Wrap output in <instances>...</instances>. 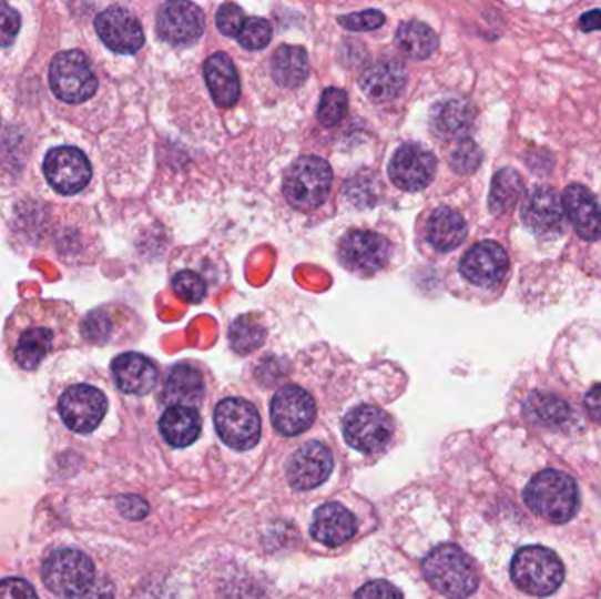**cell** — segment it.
Here are the masks:
<instances>
[{
	"label": "cell",
	"instance_id": "obj_1",
	"mask_svg": "<svg viewBox=\"0 0 601 599\" xmlns=\"http://www.w3.org/2000/svg\"><path fill=\"white\" fill-rule=\"evenodd\" d=\"M74 325V312L64 301L27 300L18 304L4 329L14 363L34 372L60 339L71 338Z\"/></svg>",
	"mask_w": 601,
	"mask_h": 599
},
{
	"label": "cell",
	"instance_id": "obj_2",
	"mask_svg": "<svg viewBox=\"0 0 601 599\" xmlns=\"http://www.w3.org/2000/svg\"><path fill=\"white\" fill-rule=\"evenodd\" d=\"M524 502L547 522L567 524L579 511V487L568 473L546 469L537 473L526 486Z\"/></svg>",
	"mask_w": 601,
	"mask_h": 599
},
{
	"label": "cell",
	"instance_id": "obj_3",
	"mask_svg": "<svg viewBox=\"0 0 601 599\" xmlns=\"http://www.w3.org/2000/svg\"><path fill=\"white\" fill-rule=\"evenodd\" d=\"M429 586L450 599L470 598L479 589V573L473 561L458 545H440L422 562Z\"/></svg>",
	"mask_w": 601,
	"mask_h": 599
},
{
	"label": "cell",
	"instance_id": "obj_4",
	"mask_svg": "<svg viewBox=\"0 0 601 599\" xmlns=\"http://www.w3.org/2000/svg\"><path fill=\"white\" fill-rule=\"evenodd\" d=\"M510 575L513 583L526 595L547 598L563 583L564 566L551 549L533 545L517 550Z\"/></svg>",
	"mask_w": 601,
	"mask_h": 599
},
{
	"label": "cell",
	"instance_id": "obj_5",
	"mask_svg": "<svg viewBox=\"0 0 601 599\" xmlns=\"http://www.w3.org/2000/svg\"><path fill=\"white\" fill-rule=\"evenodd\" d=\"M333 183V170L320 156H300L285 176L284 194L297 210L309 212L326 203Z\"/></svg>",
	"mask_w": 601,
	"mask_h": 599
},
{
	"label": "cell",
	"instance_id": "obj_6",
	"mask_svg": "<svg viewBox=\"0 0 601 599\" xmlns=\"http://www.w3.org/2000/svg\"><path fill=\"white\" fill-rule=\"evenodd\" d=\"M51 92L60 101L80 104L98 92V77L85 53L78 50L62 51L50 65Z\"/></svg>",
	"mask_w": 601,
	"mask_h": 599
},
{
	"label": "cell",
	"instance_id": "obj_7",
	"mask_svg": "<svg viewBox=\"0 0 601 599\" xmlns=\"http://www.w3.org/2000/svg\"><path fill=\"white\" fill-rule=\"evenodd\" d=\"M43 580L48 589L60 598H77L95 580L93 562L80 550H59L44 561Z\"/></svg>",
	"mask_w": 601,
	"mask_h": 599
},
{
	"label": "cell",
	"instance_id": "obj_8",
	"mask_svg": "<svg viewBox=\"0 0 601 599\" xmlns=\"http://www.w3.org/2000/svg\"><path fill=\"white\" fill-rule=\"evenodd\" d=\"M215 427L222 441L234 450H251L261 439L257 408L240 397H230L216 405Z\"/></svg>",
	"mask_w": 601,
	"mask_h": 599
},
{
	"label": "cell",
	"instance_id": "obj_9",
	"mask_svg": "<svg viewBox=\"0 0 601 599\" xmlns=\"http://www.w3.org/2000/svg\"><path fill=\"white\" fill-rule=\"evenodd\" d=\"M393 435V418L377 406H357L345 417V439L352 448L363 454H377L386 448Z\"/></svg>",
	"mask_w": 601,
	"mask_h": 599
},
{
	"label": "cell",
	"instance_id": "obj_10",
	"mask_svg": "<svg viewBox=\"0 0 601 599\" xmlns=\"http://www.w3.org/2000/svg\"><path fill=\"white\" fill-rule=\"evenodd\" d=\"M43 171L51 189L62 195L80 194L92 180L89 159L74 146L51 150L44 159Z\"/></svg>",
	"mask_w": 601,
	"mask_h": 599
},
{
	"label": "cell",
	"instance_id": "obj_11",
	"mask_svg": "<svg viewBox=\"0 0 601 599\" xmlns=\"http://www.w3.org/2000/svg\"><path fill=\"white\" fill-rule=\"evenodd\" d=\"M108 412V399L92 385H74L62 394L59 414L74 433H92Z\"/></svg>",
	"mask_w": 601,
	"mask_h": 599
},
{
	"label": "cell",
	"instance_id": "obj_12",
	"mask_svg": "<svg viewBox=\"0 0 601 599\" xmlns=\"http://www.w3.org/2000/svg\"><path fill=\"white\" fill-rule=\"evenodd\" d=\"M437 174V159L420 144L407 143L399 146L389 164V176L394 185L405 192H419Z\"/></svg>",
	"mask_w": 601,
	"mask_h": 599
},
{
	"label": "cell",
	"instance_id": "obj_13",
	"mask_svg": "<svg viewBox=\"0 0 601 599\" xmlns=\"http://www.w3.org/2000/svg\"><path fill=\"white\" fill-rule=\"evenodd\" d=\"M314 397L296 385H288L275 394L272 402V423L279 435L297 436L315 423Z\"/></svg>",
	"mask_w": 601,
	"mask_h": 599
},
{
	"label": "cell",
	"instance_id": "obj_14",
	"mask_svg": "<svg viewBox=\"0 0 601 599\" xmlns=\"http://www.w3.org/2000/svg\"><path fill=\"white\" fill-rule=\"evenodd\" d=\"M339 254L348 270L373 275L389 262L390 243L373 231H352L342 241Z\"/></svg>",
	"mask_w": 601,
	"mask_h": 599
},
{
	"label": "cell",
	"instance_id": "obj_15",
	"mask_svg": "<svg viewBox=\"0 0 601 599\" xmlns=\"http://www.w3.org/2000/svg\"><path fill=\"white\" fill-rule=\"evenodd\" d=\"M102 43L120 55H132L143 48L144 34L137 18L123 8H110L95 18Z\"/></svg>",
	"mask_w": 601,
	"mask_h": 599
},
{
	"label": "cell",
	"instance_id": "obj_16",
	"mask_svg": "<svg viewBox=\"0 0 601 599\" xmlns=\"http://www.w3.org/2000/svg\"><path fill=\"white\" fill-rule=\"evenodd\" d=\"M509 255L495 241H480L466 252L461 273L468 282L479 287H495L509 273Z\"/></svg>",
	"mask_w": 601,
	"mask_h": 599
},
{
	"label": "cell",
	"instance_id": "obj_17",
	"mask_svg": "<svg viewBox=\"0 0 601 599\" xmlns=\"http://www.w3.org/2000/svg\"><path fill=\"white\" fill-rule=\"evenodd\" d=\"M159 35L174 47H189L200 41L204 32V14L192 2L164 4L157 17Z\"/></svg>",
	"mask_w": 601,
	"mask_h": 599
},
{
	"label": "cell",
	"instance_id": "obj_18",
	"mask_svg": "<svg viewBox=\"0 0 601 599\" xmlns=\"http://www.w3.org/2000/svg\"><path fill=\"white\" fill-rule=\"evenodd\" d=\"M564 206L558 192L549 186L537 189L526 197L521 219L531 233L540 237H554L564 231Z\"/></svg>",
	"mask_w": 601,
	"mask_h": 599
},
{
	"label": "cell",
	"instance_id": "obj_19",
	"mask_svg": "<svg viewBox=\"0 0 601 599\" xmlns=\"http://www.w3.org/2000/svg\"><path fill=\"white\" fill-rule=\"evenodd\" d=\"M335 460L329 448L317 441H308L294 454L287 475L291 486L296 490H312L323 486L333 471Z\"/></svg>",
	"mask_w": 601,
	"mask_h": 599
},
{
	"label": "cell",
	"instance_id": "obj_20",
	"mask_svg": "<svg viewBox=\"0 0 601 599\" xmlns=\"http://www.w3.org/2000/svg\"><path fill=\"white\" fill-rule=\"evenodd\" d=\"M561 201H563L564 213L582 240H601V206L598 199L585 186H568Z\"/></svg>",
	"mask_w": 601,
	"mask_h": 599
},
{
	"label": "cell",
	"instance_id": "obj_21",
	"mask_svg": "<svg viewBox=\"0 0 601 599\" xmlns=\"http://www.w3.org/2000/svg\"><path fill=\"white\" fill-rule=\"evenodd\" d=\"M357 532V520L348 508L339 502H326L315 511L312 536L327 547H339L352 540Z\"/></svg>",
	"mask_w": 601,
	"mask_h": 599
},
{
	"label": "cell",
	"instance_id": "obj_22",
	"mask_svg": "<svg viewBox=\"0 0 601 599\" xmlns=\"http://www.w3.org/2000/svg\"><path fill=\"white\" fill-rule=\"evenodd\" d=\"M111 372L120 390L125 394L143 396L157 384L159 373L155 364L149 357L134 352L119 355L111 364Z\"/></svg>",
	"mask_w": 601,
	"mask_h": 599
},
{
	"label": "cell",
	"instance_id": "obj_23",
	"mask_svg": "<svg viewBox=\"0 0 601 599\" xmlns=\"http://www.w3.org/2000/svg\"><path fill=\"white\" fill-rule=\"evenodd\" d=\"M407 85V71L398 62L380 60L369 65L360 77V89L375 102H387L398 98Z\"/></svg>",
	"mask_w": 601,
	"mask_h": 599
},
{
	"label": "cell",
	"instance_id": "obj_24",
	"mask_svg": "<svg viewBox=\"0 0 601 599\" xmlns=\"http://www.w3.org/2000/svg\"><path fill=\"white\" fill-rule=\"evenodd\" d=\"M204 77L213 101L221 108H231L240 99V78L236 68L225 53H215L204 62Z\"/></svg>",
	"mask_w": 601,
	"mask_h": 599
},
{
	"label": "cell",
	"instance_id": "obj_25",
	"mask_svg": "<svg viewBox=\"0 0 601 599\" xmlns=\"http://www.w3.org/2000/svg\"><path fill=\"white\" fill-rule=\"evenodd\" d=\"M473 125V110L470 104L458 99L438 102L431 111V128L438 138L462 141Z\"/></svg>",
	"mask_w": 601,
	"mask_h": 599
},
{
	"label": "cell",
	"instance_id": "obj_26",
	"mask_svg": "<svg viewBox=\"0 0 601 599\" xmlns=\"http://www.w3.org/2000/svg\"><path fill=\"white\" fill-rule=\"evenodd\" d=\"M162 438L171 447L183 448L194 444L201 435V417L191 406H170L161 417Z\"/></svg>",
	"mask_w": 601,
	"mask_h": 599
},
{
	"label": "cell",
	"instance_id": "obj_27",
	"mask_svg": "<svg viewBox=\"0 0 601 599\" xmlns=\"http://www.w3.org/2000/svg\"><path fill=\"white\" fill-rule=\"evenodd\" d=\"M204 382L201 373L189 364H180L167 376L164 402L171 406H191L203 399Z\"/></svg>",
	"mask_w": 601,
	"mask_h": 599
},
{
	"label": "cell",
	"instance_id": "obj_28",
	"mask_svg": "<svg viewBox=\"0 0 601 599\" xmlns=\"http://www.w3.org/2000/svg\"><path fill=\"white\" fill-rule=\"evenodd\" d=\"M468 229L465 219L450 207H438L428 220V241L438 252H450L465 241Z\"/></svg>",
	"mask_w": 601,
	"mask_h": 599
},
{
	"label": "cell",
	"instance_id": "obj_29",
	"mask_svg": "<svg viewBox=\"0 0 601 599\" xmlns=\"http://www.w3.org/2000/svg\"><path fill=\"white\" fill-rule=\"evenodd\" d=\"M273 78L276 83L294 89L305 83L309 74L306 51L299 47H279L272 62Z\"/></svg>",
	"mask_w": 601,
	"mask_h": 599
},
{
	"label": "cell",
	"instance_id": "obj_30",
	"mask_svg": "<svg viewBox=\"0 0 601 599\" xmlns=\"http://www.w3.org/2000/svg\"><path fill=\"white\" fill-rule=\"evenodd\" d=\"M524 415L530 423L540 427H561L572 415L563 397L549 393H533L524 405Z\"/></svg>",
	"mask_w": 601,
	"mask_h": 599
},
{
	"label": "cell",
	"instance_id": "obj_31",
	"mask_svg": "<svg viewBox=\"0 0 601 599\" xmlns=\"http://www.w3.org/2000/svg\"><path fill=\"white\" fill-rule=\"evenodd\" d=\"M396 41L408 57L416 60L429 59L438 48V38L431 27L417 20L403 23L396 34Z\"/></svg>",
	"mask_w": 601,
	"mask_h": 599
},
{
	"label": "cell",
	"instance_id": "obj_32",
	"mask_svg": "<svg viewBox=\"0 0 601 599\" xmlns=\"http://www.w3.org/2000/svg\"><path fill=\"white\" fill-rule=\"evenodd\" d=\"M522 195H524V183H522L521 174L513 170H501L492 177L489 207L495 215H503L513 210Z\"/></svg>",
	"mask_w": 601,
	"mask_h": 599
},
{
	"label": "cell",
	"instance_id": "obj_33",
	"mask_svg": "<svg viewBox=\"0 0 601 599\" xmlns=\"http://www.w3.org/2000/svg\"><path fill=\"white\" fill-rule=\"evenodd\" d=\"M264 338H266V331H264L263 324H258V321H255L251 315L240 317L231 325V346L237 354H252L257 351L258 346H263Z\"/></svg>",
	"mask_w": 601,
	"mask_h": 599
},
{
	"label": "cell",
	"instance_id": "obj_34",
	"mask_svg": "<svg viewBox=\"0 0 601 599\" xmlns=\"http://www.w3.org/2000/svg\"><path fill=\"white\" fill-rule=\"evenodd\" d=\"M272 26L264 18H246L242 32L237 34L240 44L251 51L264 50L272 43Z\"/></svg>",
	"mask_w": 601,
	"mask_h": 599
},
{
	"label": "cell",
	"instance_id": "obj_35",
	"mask_svg": "<svg viewBox=\"0 0 601 599\" xmlns=\"http://www.w3.org/2000/svg\"><path fill=\"white\" fill-rule=\"evenodd\" d=\"M347 108L348 99L344 90L327 89L323 93V101H320V106H318V120L326 128H335L336 123L344 120Z\"/></svg>",
	"mask_w": 601,
	"mask_h": 599
},
{
	"label": "cell",
	"instance_id": "obj_36",
	"mask_svg": "<svg viewBox=\"0 0 601 599\" xmlns=\"http://www.w3.org/2000/svg\"><path fill=\"white\" fill-rule=\"evenodd\" d=\"M173 291L186 303H201L206 296V283L194 271H180L174 275Z\"/></svg>",
	"mask_w": 601,
	"mask_h": 599
},
{
	"label": "cell",
	"instance_id": "obj_37",
	"mask_svg": "<svg viewBox=\"0 0 601 599\" xmlns=\"http://www.w3.org/2000/svg\"><path fill=\"white\" fill-rule=\"evenodd\" d=\"M480 162H482V152L471 140H462L450 155V165L459 174L475 173L479 170Z\"/></svg>",
	"mask_w": 601,
	"mask_h": 599
},
{
	"label": "cell",
	"instance_id": "obj_38",
	"mask_svg": "<svg viewBox=\"0 0 601 599\" xmlns=\"http://www.w3.org/2000/svg\"><path fill=\"white\" fill-rule=\"evenodd\" d=\"M245 22V13L236 4H224L218 9V13H216V27L227 38H234V35L240 34Z\"/></svg>",
	"mask_w": 601,
	"mask_h": 599
},
{
	"label": "cell",
	"instance_id": "obj_39",
	"mask_svg": "<svg viewBox=\"0 0 601 599\" xmlns=\"http://www.w3.org/2000/svg\"><path fill=\"white\" fill-rule=\"evenodd\" d=\"M339 26L345 27L352 32H368V30L380 29L386 23V17L380 11H363V13H352L342 17L338 20Z\"/></svg>",
	"mask_w": 601,
	"mask_h": 599
},
{
	"label": "cell",
	"instance_id": "obj_40",
	"mask_svg": "<svg viewBox=\"0 0 601 599\" xmlns=\"http://www.w3.org/2000/svg\"><path fill=\"white\" fill-rule=\"evenodd\" d=\"M22 27V17L17 9L0 2V48H8L13 44L18 32Z\"/></svg>",
	"mask_w": 601,
	"mask_h": 599
},
{
	"label": "cell",
	"instance_id": "obj_41",
	"mask_svg": "<svg viewBox=\"0 0 601 599\" xmlns=\"http://www.w3.org/2000/svg\"><path fill=\"white\" fill-rule=\"evenodd\" d=\"M0 599H39L34 587L23 578L0 580Z\"/></svg>",
	"mask_w": 601,
	"mask_h": 599
},
{
	"label": "cell",
	"instance_id": "obj_42",
	"mask_svg": "<svg viewBox=\"0 0 601 599\" xmlns=\"http://www.w3.org/2000/svg\"><path fill=\"white\" fill-rule=\"evenodd\" d=\"M116 507H119L120 514L129 520H141L149 515L150 505L144 501L141 496H120L119 501H116Z\"/></svg>",
	"mask_w": 601,
	"mask_h": 599
},
{
	"label": "cell",
	"instance_id": "obj_43",
	"mask_svg": "<svg viewBox=\"0 0 601 599\" xmlns=\"http://www.w3.org/2000/svg\"><path fill=\"white\" fill-rule=\"evenodd\" d=\"M354 599H403V596L393 583L377 580L360 587Z\"/></svg>",
	"mask_w": 601,
	"mask_h": 599
},
{
	"label": "cell",
	"instance_id": "obj_44",
	"mask_svg": "<svg viewBox=\"0 0 601 599\" xmlns=\"http://www.w3.org/2000/svg\"><path fill=\"white\" fill-rule=\"evenodd\" d=\"M113 586H111L110 580L106 578H99V580H93L92 586L86 589L85 592H81L80 596L72 599H113Z\"/></svg>",
	"mask_w": 601,
	"mask_h": 599
},
{
	"label": "cell",
	"instance_id": "obj_45",
	"mask_svg": "<svg viewBox=\"0 0 601 599\" xmlns=\"http://www.w3.org/2000/svg\"><path fill=\"white\" fill-rule=\"evenodd\" d=\"M585 408H588L589 417L601 426V384L589 390L585 396Z\"/></svg>",
	"mask_w": 601,
	"mask_h": 599
},
{
	"label": "cell",
	"instance_id": "obj_46",
	"mask_svg": "<svg viewBox=\"0 0 601 599\" xmlns=\"http://www.w3.org/2000/svg\"><path fill=\"white\" fill-rule=\"evenodd\" d=\"M580 29L584 32H594V30H601V11L600 9H594V11H589V13L582 14L579 20Z\"/></svg>",
	"mask_w": 601,
	"mask_h": 599
}]
</instances>
